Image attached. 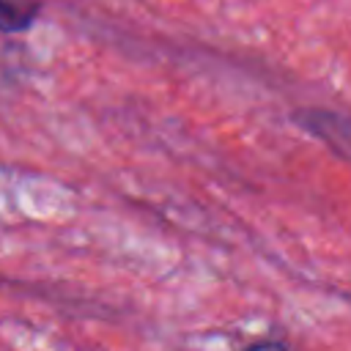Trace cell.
<instances>
[{"label":"cell","mask_w":351,"mask_h":351,"mask_svg":"<svg viewBox=\"0 0 351 351\" xmlns=\"http://www.w3.org/2000/svg\"><path fill=\"white\" fill-rule=\"evenodd\" d=\"M293 121L307 129L310 134L321 137L332 151H337L340 156L351 159V121L329 112V110H318V107H304L293 112Z\"/></svg>","instance_id":"cell-1"},{"label":"cell","mask_w":351,"mask_h":351,"mask_svg":"<svg viewBox=\"0 0 351 351\" xmlns=\"http://www.w3.org/2000/svg\"><path fill=\"white\" fill-rule=\"evenodd\" d=\"M244 351H288V348L277 340H258V343H250Z\"/></svg>","instance_id":"cell-3"},{"label":"cell","mask_w":351,"mask_h":351,"mask_svg":"<svg viewBox=\"0 0 351 351\" xmlns=\"http://www.w3.org/2000/svg\"><path fill=\"white\" fill-rule=\"evenodd\" d=\"M41 14V0H0V30L22 33Z\"/></svg>","instance_id":"cell-2"}]
</instances>
